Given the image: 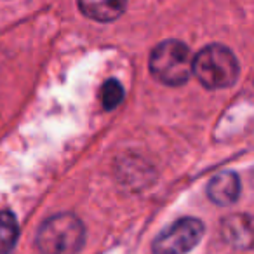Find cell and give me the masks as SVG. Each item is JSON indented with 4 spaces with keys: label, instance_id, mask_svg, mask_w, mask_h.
<instances>
[{
    "label": "cell",
    "instance_id": "8",
    "mask_svg": "<svg viewBox=\"0 0 254 254\" xmlns=\"http://www.w3.org/2000/svg\"><path fill=\"white\" fill-rule=\"evenodd\" d=\"M19 237V226L14 212L0 211V254H11Z\"/></svg>",
    "mask_w": 254,
    "mask_h": 254
},
{
    "label": "cell",
    "instance_id": "5",
    "mask_svg": "<svg viewBox=\"0 0 254 254\" xmlns=\"http://www.w3.org/2000/svg\"><path fill=\"white\" fill-rule=\"evenodd\" d=\"M240 178L233 171H221L211 178L207 185V197L216 205H232L239 200Z\"/></svg>",
    "mask_w": 254,
    "mask_h": 254
},
{
    "label": "cell",
    "instance_id": "7",
    "mask_svg": "<svg viewBox=\"0 0 254 254\" xmlns=\"http://www.w3.org/2000/svg\"><path fill=\"white\" fill-rule=\"evenodd\" d=\"M223 237L240 247L251 244V219L246 214H235L223 219Z\"/></svg>",
    "mask_w": 254,
    "mask_h": 254
},
{
    "label": "cell",
    "instance_id": "3",
    "mask_svg": "<svg viewBox=\"0 0 254 254\" xmlns=\"http://www.w3.org/2000/svg\"><path fill=\"white\" fill-rule=\"evenodd\" d=\"M191 53L181 40H164L150 54L152 75L164 85H183L191 75Z\"/></svg>",
    "mask_w": 254,
    "mask_h": 254
},
{
    "label": "cell",
    "instance_id": "2",
    "mask_svg": "<svg viewBox=\"0 0 254 254\" xmlns=\"http://www.w3.org/2000/svg\"><path fill=\"white\" fill-rule=\"evenodd\" d=\"M191 73L207 89L232 87L240 73L239 61L228 47L211 44L198 51L191 61Z\"/></svg>",
    "mask_w": 254,
    "mask_h": 254
},
{
    "label": "cell",
    "instance_id": "1",
    "mask_svg": "<svg viewBox=\"0 0 254 254\" xmlns=\"http://www.w3.org/2000/svg\"><path fill=\"white\" fill-rule=\"evenodd\" d=\"M85 242V226L71 212L47 218L37 232L40 254H77Z\"/></svg>",
    "mask_w": 254,
    "mask_h": 254
},
{
    "label": "cell",
    "instance_id": "9",
    "mask_svg": "<svg viewBox=\"0 0 254 254\" xmlns=\"http://www.w3.org/2000/svg\"><path fill=\"white\" fill-rule=\"evenodd\" d=\"M124 91L122 84H120L117 78H108L105 84L99 89V101H101V106L106 110V112H112L115 110L120 103L124 101Z\"/></svg>",
    "mask_w": 254,
    "mask_h": 254
},
{
    "label": "cell",
    "instance_id": "6",
    "mask_svg": "<svg viewBox=\"0 0 254 254\" xmlns=\"http://www.w3.org/2000/svg\"><path fill=\"white\" fill-rule=\"evenodd\" d=\"M126 2H78V9L84 12V16L94 19L98 23H110L120 18L126 11Z\"/></svg>",
    "mask_w": 254,
    "mask_h": 254
},
{
    "label": "cell",
    "instance_id": "4",
    "mask_svg": "<svg viewBox=\"0 0 254 254\" xmlns=\"http://www.w3.org/2000/svg\"><path fill=\"white\" fill-rule=\"evenodd\" d=\"M204 223L197 218L178 219L153 240V254H188L204 237Z\"/></svg>",
    "mask_w": 254,
    "mask_h": 254
}]
</instances>
